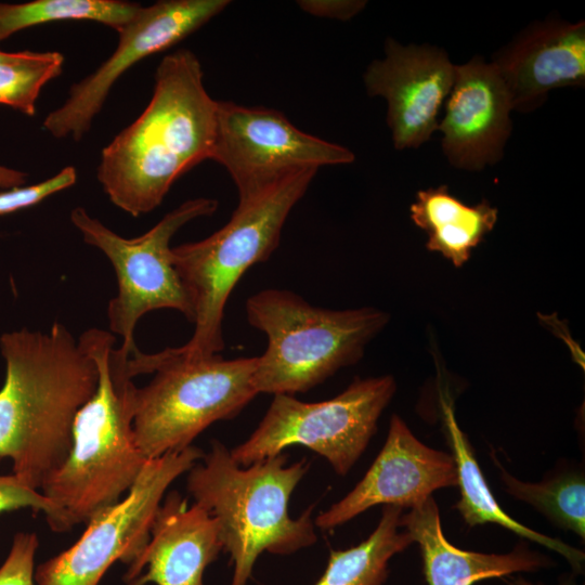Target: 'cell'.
Segmentation results:
<instances>
[{
    "instance_id": "obj_1",
    "label": "cell",
    "mask_w": 585,
    "mask_h": 585,
    "mask_svg": "<svg viewBox=\"0 0 585 585\" xmlns=\"http://www.w3.org/2000/svg\"><path fill=\"white\" fill-rule=\"evenodd\" d=\"M0 351V457L34 490L67 458L76 416L94 394L99 370L70 332L55 322L48 332L4 333Z\"/></svg>"
},
{
    "instance_id": "obj_2",
    "label": "cell",
    "mask_w": 585,
    "mask_h": 585,
    "mask_svg": "<svg viewBox=\"0 0 585 585\" xmlns=\"http://www.w3.org/2000/svg\"><path fill=\"white\" fill-rule=\"evenodd\" d=\"M203 77L192 51L164 56L147 106L102 150L98 181L110 202L132 217L157 208L181 176L211 159L218 101Z\"/></svg>"
},
{
    "instance_id": "obj_3",
    "label": "cell",
    "mask_w": 585,
    "mask_h": 585,
    "mask_svg": "<svg viewBox=\"0 0 585 585\" xmlns=\"http://www.w3.org/2000/svg\"><path fill=\"white\" fill-rule=\"evenodd\" d=\"M78 341L93 358L99 381L76 416L67 458L39 490L52 505L46 520L54 532L87 524L117 504L147 461L132 429L136 389L129 368L132 353L115 349V337L99 328L86 330Z\"/></svg>"
},
{
    "instance_id": "obj_4",
    "label": "cell",
    "mask_w": 585,
    "mask_h": 585,
    "mask_svg": "<svg viewBox=\"0 0 585 585\" xmlns=\"http://www.w3.org/2000/svg\"><path fill=\"white\" fill-rule=\"evenodd\" d=\"M284 453L239 466L219 440L186 472L194 503L219 523L223 550L233 564L231 585H247L259 556L291 555L317 541L312 505L291 518L288 503L309 470L301 459L288 465Z\"/></svg>"
},
{
    "instance_id": "obj_5",
    "label": "cell",
    "mask_w": 585,
    "mask_h": 585,
    "mask_svg": "<svg viewBox=\"0 0 585 585\" xmlns=\"http://www.w3.org/2000/svg\"><path fill=\"white\" fill-rule=\"evenodd\" d=\"M317 170L300 169L238 200L221 229L202 240L171 248L194 312L193 335L179 347L184 358H210L224 349L223 317L230 295L249 268L275 251L287 217Z\"/></svg>"
},
{
    "instance_id": "obj_6",
    "label": "cell",
    "mask_w": 585,
    "mask_h": 585,
    "mask_svg": "<svg viewBox=\"0 0 585 585\" xmlns=\"http://www.w3.org/2000/svg\"><path fill=\"white\" fill-rule=\"evenodd\" d=\"M245 310L248 323L268 341L256 356L252 382L258 394L294 395L313 389L356 363L389 321L376 308L332 310L278 288L253 294Z\"/></svg>"
},
{
    "instance_id": "obj_7",
    "label": "cell",
    "mask_w": 585,
    "mask_h": 585,
    "mask_svg": "<svg viewBox=\"0 0 585 585\" xmlns=\"http://www.w3.org/2000/svg\"><path fill=\"white\" fill-rule=\"evenodd\" d=\"M257 358L186 359L179 347L152 353L154 378L135 389L132 429L146 459L192 445L211 424L232 419L258 394Z\"/></svg>"
},
{
    "instance_id": "obj_8",
    "label": "cell",
    "mask_w": 585,
    "mask_h": 585,
    "mask_svg": "<svg viewBox=\"0 0 585 585\" xmlns=\"http://www.w3.org/2000/svg\"><path fill=\"white\" fill-rule=\"evenodd\" d=\"M396 389L392 376L355 378L341 393L321 402L275 394L250 437L230 450L249 466L302 445L324 457L344 477L365 452L377 422Z\"/></svg>"
},
{
    "instance_id": "obj_9",
    "label": "cell",
    "mask_w": 585,
    "mask_h": 585,
    "mask_svg": "<svg viewBox=\"0 0 585 585\" xmlns=\"http://www.w3.org/2000/svg\"><path fill=\"white\" fill-rule=\"evenodd\" d=\"M217 208L212 198L188 199L135 238L118 235L82 207L72 210L70 221L83 240L100 249L115 270L118 292L108 302L107 316L110 330L122 337L120 348L126 352L138 349L134 329L147 312L172 309L193 323V308L174 268L170 242L183 225L211 216Z\"/></svg>"
},
{
    "instance_id": "obj_10",
    "label": "cell",
    "mask_w": 585,
    "mask_h": 585,
    "mask_svg": "<svg viewBox=\"0 0 585 585\" xmlns=\"http://www.w3.org/2000/svg\"><path fill=\"white\" fill-rule=\"evenodd\" d=\"M203 455L191 445L147 459L126 496L92 518L69 548L37 567L36 585H99L117 560L130 564L146 546L169 486Z\"/></svg>"
},
{
    "instance_id": "obj_11",
    "label": "cell",
    "mask_w": 585,
    "mask_h": 585,
    "mask_svg": "<svg viewBox=\"0 0 585 585\" xmlns=\"http://www.w3.org/2000/svg\"><path fill=\"white\" fill-rule=\"evenodd\" d=\"M211 160L226 169L244 200L300 169L353 162L354 154L299 130L278 110L218 101Z\"/></svg>"
},
{
    "instance_id": "obj_12",
    "label": "cell",
    "mask_w": 585,
    "mask_h": 585,
    "mask_svg": "<svg viewBox=\"0 0 585 585\" xmlns=\"http://www.w3.org/2000/svg\"><path fill=\"white\" fill-rule=\"evenodd\" d=\"M229 4V0H160L141 5L117 31L119 40L112 55L70 87L65 102L44 118L43 128L56 139L81 140L122 74L141 60L177 44Z\"/></svg>"
},
{
    "instance_id": "obj_13",
    "label": "cell",
    "mask_w": 585,
    "mask_h": 585,
    "mask_svg": "<svg viewBox=\"0 0 585 585\" xmlns=\"http://www.w3.org/2000/svg\"><path fill=\"white\" fill-rule=\"evenodd\" d=\"M456 485L451 454L420 442L393 414L386 442L364 477L343 498L322 511L314 525L332 531L377 505L412 509L437 490Z\"/></svg>"
},
{
    "instance_id": "obj_14",
    "label": "cell",
    "mask_w": 585,
    "mask_h": 585,
    "mask_svg": "<svg viewBox=\"0 0 585 585\" xmlns=\"http://www.w3.org/2000/svg\"><path fill=\"white\" fill-rule=\"evenodd\" d=\"M455 67L442 49L387 39L385 57L369 64L364 82L369 95L386 99L387 121L398 150L418 147L438 129Z\"/></svg>"
},
{
    "instance_id": "obj_15",
    "label": "cell",
    "mask_w": 585,
    "mask_h": 585,
    "mask_svg": "<svg viewBox=\"0 0 585 585\" xmlns=\"http://www.w3.org/2000/svg\"><path fill=\"white\" fill-rule=\"evenodd\" d=\"M446 99L438 129L450 162L460 169L482 170L499 160L511 132L512 106L495 65L476 56L456 66Z\"/></svg>"
},
{
    "instance_id": "obj_16",
    "label": "cell",
    "mask_w": 585,
    "mask_h": 585,
    "mask_svg": "<svg viewBox=\"0 0 585 585\" xmlns=\"http://www.w3.org/2000/svg\"><path fill=\"white\" fill-rule=\"evenodd\" d=\"M223 550L219 523L177 491L166 493L141 554L128 564L127 585H204V573Z\"/></svg>"
},
{
    "instance_id": "obj_17",
    "label": "cell",
    "mask_w": 585,
    "mask_h": 585,
    "mask_svg": "<svg viewBox=\"0 0 585 585\" xmlns=\"http://www.w3.org/2000/svg\"><path fill=\"white\" fill-rule=\"evenodd\" d=\"M512 109L531 110L549 91L585 83V24L551 21L525 30L493 62Z\"/></svg>"
},
{
    "instance_id": "obj_18",
    "label": "cell",
    "mask_w": 585,
    "mask_h": 585,
    "mask_svg": "<svg viewBox=\"0 0 585 585\" xmlns=\"http://www.w3.org/2000/svg\"><path fill=\"white\" fill-rule=\"evenodd\" d=\"M400 525L417 543L427 585H473L478 582L537 572L552 560L525 543L504 554L465 550L450 543L442 530L439 507L431 496L403 512Z\"/></svg>"
},
{
    "instance_id": "obj_19",
    "label": "cell",
    "mask_w": 585,
    "mask_h": 585,
    "mask_svg": "<svg viewBox=\"0 0 585 585\" xmlns=\"http://www.w3.org/2000/svg\"><path fill=\"white\" fill-rule=\"evenodd\" d=\"M443 418L451 456L455 464L459 499L454 508L464 522L472 528L486 523L498 524L521 538L552 550L563 557L573 574L583 570L585 554L559 538L540 533L515 520L499 506L476 458L473 448L459 428L450 401H442Z\"/></svg>"
},
{
    "instance_id": "obj_20",
    "label": "cell",
    "mask_w": 585,
    "mask_h": 585,
    "mask_svg": "<svg viewBox=\"0 0 585 585\" xmlns=\"http://www.w3.org/2000/svg\"><path fill=\"white\" fill-rule=\"evenodd\" d=\"M497 216L487 200L468 206L450 194L446 185L419 191L411 206L412 220L428 235L427 248L457 268L493 230Z\"/></svg>"
},
{
    "instance_id": "obj_21",
    "label": "cell",
    "mask_w": 585,
    "mask_h": 585,
    "mask_svg": "<svg viewBox=\"0 0 585 585\" xmlns=\"http://www.w3.org/2000/svg\"><path fill=\"white\" fill-rule=\"evenodd\" d=\"M403 508L386 505L375 530L361 543L330 550L327 566L314 585H385L391 559L413 544L400 519Z\"/></svg>"
},
{
    "instance_id": "obj_22",
    "label": "cell",
    "mask_w": 585,
    "mask_h": 585,
    "mask_svg": "<svg viewBox=\"0 0 585 585\" xmlns=\"http://www.w3.org/2000/svg\"><path fill=\"white\" fill-rule=\"evenodd\" d=\"M141 4L121 0H34L0 3V42L36 25L91 21L118 31L135 15Z\"/></svg>"
},
{
    "instance_id": "obj_23",
    "label": "cell",
    "mask_w": 585,
    "mask_h": 585,
    "mask_svg": "<svg viewBox=\"0 0 585 585\" xmlns=\"http://www.w3.org/2000/svg\"><path fill=\"white\" fill-rule=\"evenodd\" d=\"M504 490L531 505L559 529L585 538V478L578 471H563L541 482H524L510 474L495 459Z\"/></svg>"
},
{
    "instance_id": "obj_24",
    "label": "cell",
    "mask_w": 585,
    "mask_h": 585,
    "mask_svg": "<svg viewBox=\"0 0 585 585\" xmlns=\"http://www.w3.org/2000/svg\"><path fill=\"white\" fill-rule=\"evenodd\" d=\"M64 55L60 52H12L0 62V104L27 116L36 113L41 89L61 75Z\"/></svg>"
},
{
    "instance_id": "obj_25",
    "label": "cell",
    "mask_w": 585,
    "mask_h": 585,
    "mask_svg": "<svg viewBox=\"0 0 585 585\" xmlns=\"http://www.w3.org/2000/svg\"><path fill=\"white\" fill-rule=\"evenodd\" d=\"M77 181V171L68 166L55 176L29 186L0 192V216L12 213L41 203L47 197L70 187Z\"/></svg>"
},
{
    "instance_id": "obj_26",
    "label": "cell",
    "mask_w": 585,
    "mask_h": 585,
    "mask_svg": "<svg viewBox=\"0 0 585 585\" xmlns=\"http://www.w3.org/2000/svg\"><path fill=\"white\" fill-rule=\"evenodd\" d=\"M39 547L35 533L20 532L0 566V585H36L35 556Z\"/></svg>"
},
{
    "instance_id": "obj_27",
    "label": "cell",
    "mask_w": 585,
    "mask_h": 585,
    "mask_svg": "<svg viewBox=\"0 0 585 585\" xmlns=\"http://www.w3.org/2000/svg\"><path fill=\"white\" fill-rule=\"evenodd\" d=\"M20 509H30L47 516L52 505L40 491L27 486L15 474L0 472V514Z\"/></svg>"
},
{
    "instance_id": "obj_28",
    "label": "cell",
    "mask_w": 585,
    "mask_h": 585,
    "mask_svg": "<svg viewBox=\"0 0 585 585\" xmlns=\"http://www.w3.org/2000/svg\"><path fill=\"white\" fill-rule=\"evenodd\" d=\"M297 3L302 11L313 16L348 21L360 13L366 2L361 0H301Z\"/></svg>"
},
{
    "instance_id": "obj_29",
    "label": "cell",
    "mask_w": 585,
    "mask_h": 585,
    "mask_svg": "<svg viewBox=\"0 0 585 585\" xmlns=\"http://www.w3.org/2000/svg\"><path fill=\"white\" fill-rule=\"evenodd\" d=\"M26 181L25 172L0 165V191L23 186Z\"/></svg>"
},
{
    "instance_id": "obj_30",
    "label": "cell",
    "mask_w": 585,
    "mask_h": 585,
    "mask_svg": "<svg viewBox=\"0 0 585 585\" xmlns=\"http://www.w3.org/2000/svg\"><path fill=\"white\" fill-rule=\"evenodd\" d=\"M508 585H545V584L531 582L526 580L524 576H517L512 578L511 581H509ZM556 585H580V584L574 580V574H572L570 576H564Z\"/></svg>"
},
{
    "instance_id": "obj_31",
    "label": "cell",
    "mask_w": 585,
    "mask_h": 585,
    "mask_svg": "<svg viewBox=\"0 0 585 585\" xmlns=\"http://www.w3.org/2000/svg\"><path fill=\"white\" fill-rule=\"evenodd\" d=\"M12 52H4L0 50V62L9 58L11 56Z\"/></svg>"
}]
</instances>
